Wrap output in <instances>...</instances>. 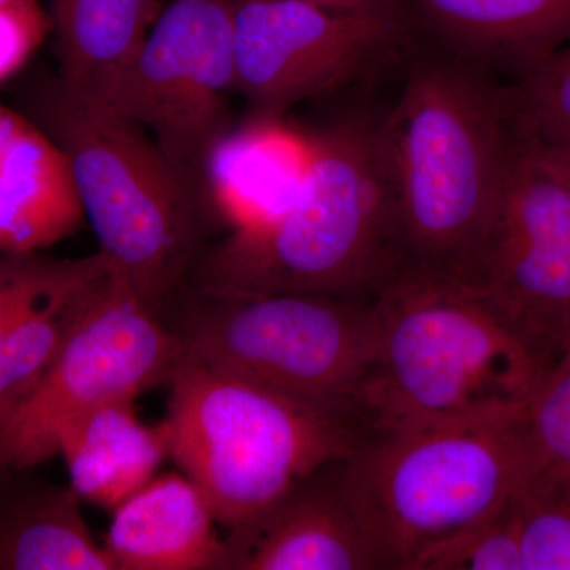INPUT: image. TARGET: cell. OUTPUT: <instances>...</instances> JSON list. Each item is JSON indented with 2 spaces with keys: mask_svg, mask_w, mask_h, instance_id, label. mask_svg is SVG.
<instances>
[{
  "mask_svg": "<svg viewBox=\"0 0 570 570\" xmlns=\"http://www.w3.org/2000/svg\"><path fill=\"white\" fill-rule=\"evenodd\" d=\"M381 137L401 272L478 284L521 149L509 92L460 56L420 59Z\"/></svg>",
  "mask_w": 570,
  "mask_h": 570,
  "instance_id": "cell-1",
  "label": "cell"
},
{
  "mask_svg": "<svg viewBox=\"0 0 570 570\" xmlns=\"http://www.w3.org/2000/svg\"><path fill=\"white\" fill-rule=\"evenodd\" d=\"M400 272L381 122L346 119L307 141L291 204L268 223L205 247L186 288L374 298Z\"/></svg>",
  "mask_w": 570,
  "mask_h": 570,
  "instance_id": "cell-2",
  "label": "cell"
},
{
  "mask_svg": "<svg viewBox=\"0 0 570 570\" xmlns=\"http://www.w3.org/2000/svg\"><path fill=\"white\" fill-rule=\"evenodd\" d=\"M374 306L376 356L356 409L370 436L524 406L549 370L479 285L401 272Z\"/></svg>",
  "mask_w": 570,
  "mask_h": 570,
  "instance_id": "cell-3",
  "label": "cell"
},
{
  "mask_svg": "<svg viewBox=\"0 0 570 570\" xmlns=\"http://www.w3.org/2000/svg\"><path fill=\"white\" fill-rule=\"evenodd\" d=\"M168 387V456L230 538L254 528L302 480L351 459L370 436L352 415L189 355Z\"/></svg>",
  "mask_w": 570,
  "mask_h": 570,
  "instance_id": "cell-4",
  "label": "cell"
},
{
  "mask_svg": "<svg viewBox=\"0 0 570 570\" xmlns=\"http://www.w3.org/2000/svg\"><path fill=\"white\" fill-rule=\"evenodd\" d=\"M31 108L32 121L69 163L100 250L159 313L204 253L212 208L141 126L59 78L37 92Z\"/></svg>",
  "mask_w": 570,
  "mask_h": 570,
  "instance_id": "cell-5",
  "label": "cell"
},
{
  "mask_svg": "<svg viewBox=\"0 0 570 570\" xmlns=\"http://www.w3.org/2000/svg\"><path fill=\"white\" fill-rule=\"evenodd\" d=\"M527 404L371 434L343 479L387 569L509 504L539 466Z\"/></svg>",
  "mask_w": 570,
  "mask_h": 570,
  "instance_id": "cell-6",
  "label": "cell"
},
{
  "mask_svg": "<svg viewBox=\"0 0 570 570\" xmlns=\"http://www.w3.org/2000/svg\"><path fill=\"white\" fill-rule=\"evenodd\" d=\"M159 311L198 362L358 419L377 347L374 298L200 294ZM363 425V423H362Z\"/></svg>",
  "mask_w": 570,
  "mask_h": 570,
  "instance_id": "cell-7",
  "label": "cell"
},
{
  "mask_svg": "<svg viewBox=\"0 0 570 570\" xmlns=\"http://www.w3.org/2000/svg\"><path fill=\"white\" fill-rule=\"evenodd\" d=\"M186 356L171 326L110 261L59 354L0 414V469H33L51 460L71 422L170 384Z\"/></svg>",
  "mask_w": 570,
  "mask_h": 570,
  "instance_id": "cell-8",
  "label": "cell"
},
{
  "mask_svg": "<svg viewBox=\"0 0 570 570\" xmlns=\"http://www.w3.org/2000/svg\"><path fill=\"white\" fill-rule=\"evenodd\" d=\"M232 91L235 0H171L129 66L89 99L141 126L209 206L206 163L232 129Z\"/></svg>",
  "mask_w": 570,
  "mask_h": 570,
  "instance_id": "cell-9",
  "label": "cell"
},
{
  "mask_svg": "<svg viewBox=\"0 0 570 570\" xmlns=\"http://www.w3.org/2000/svg\"><path fill=\"white\" fill-rule=\"evenodd\" d=\"M409 11L340 13L306 0H235V91L273 118L344 88L396 55Z\"/></svg>",
  "mask_w": 570,
  "mask_h": 570,
  "instance_id": "cell-10",
  "label": "cell"
},
{
  "mask_svg": "<svg viewBox=\"0 0 570 570\" xmlns=\"http://www.w3.org/2000/svg\"><path fill=\"white\" fill-rule=\"evenodd\" d=\"M550 365L570 341V187L521 146L478 284Z\"/></svg>",
  "mask_w": 570,
  "mask_h": 570,
  "instance_id": "cell-11",
  "label": "cell"
},
{
  "mask_svg": "<svg viewBox=\"0 0 570 570\" xmlns=\"http://www.w3.org/2000/svg\"><path fill=\"white\" fill-rule=\"evenodd\" d=\"M343 463L302 480L245 534L227 535L235 569H387L348 494Z\"/></svg>",
  "mask_w": 570,
  "mask_h": 570,
  "instance_id": "cell-12",
  "label": "cell"
},
{
  "mask_svg": "<svg viewBox=\"0 0 570 570\" xmlns=\"http://www.w3.org/2000/svg\"><path fill=\"white\" fill-rule=\"evenodd\" d=\"M200 489L179 472L156 475L112 510L105 550L116 570L235 569Z\"/></svg>",
  "mask_w": 570,
  "mask_h": 570,
  "instance_id": "cell-13",
  "label": "cell"
},
{
  "mask_svg": "<svg viewBox=\"0 0 570 570\" xmlns=\"http://www.w3.org/2000/svg\"><path fill=\"white\" fill-rule=\"evenodd\" d=\"M85 220L62 149L31 118L0 104V254L40 253Z\"/></svg>",
  "mask_w": 570,
  "mask_h": 570,
  "instance_id": "cell-14",
  "label": "cell"
},
{
  "mask_svg": "<svg viewBox=\"0 0 570 570\" xmlns=\"http://www.w3.org/2000/svg\"><path fill=\"white\" fill-rule=\"evenodd\" d=\"M415 26L474 63H531L570 41V0H406Z\"/></svg>",
  "mask_w": 570,
  "mask_h": 570,
  "instance_id": "cell-15",
  "label": "cell"
},
{
  "mask_svg": "<svg viewBox=\"0 0 570 570\" xmlns=\"http://www.w3.org/2000/svg\"><path fill=\"white\" fill-rule=\"evenodd\" d=\"M0 472V570H116L71 485Z\"/></svg>",
  "mask_w": 570,
  "mask_h": 570,
  "instance_id": "cell-16",
  "label": "cell"
},
{
  "mask_svg": "<svg viewBox=\"0 0 570 570\" xmlns=\"http://www.w3.org/2000/svg\"><path fill=\"white\" fill-rule=\"evenodd\" d=\"M135 401H116L81 415L62 431L58 455L81 501L115 510L151 482L168 456L163 423L151 426Z\"/></svg>",
  "mask_w": 570,
  "mask_h": 570,
  "instance_id": "cell-17",
  "label": "cell"
},
{
  "mask_svg": "<svg viewBox=\"0 0 570 570\" xmlns=\"http://www.w3.org/2000/svg\"><path fill=\"white\" fill-rule=\"evenodd\" d=\"M307 142L296 145L269 127L228 130L214 145L205 170L214 219L230 232L268 223L291 204L306 168Z\"/></svg>",
  "mask_w": 570,
  "mask_h": 570,
  "instance_id": "cell-18",
  "label": "cell"
},
{
  "mask_svg": "<svg viewBox=\"0 0 570 570\" xmlns=\"http://www.w3.org/2000/svg\"><path fill=\"white\" fill-rule=\"evenodd\" d=\"M160 11V0H52L59 80L99 96L132 61Z\"/></svg>",
  "mask_w": 570,
  "mask_h": 570,
  "instance_id": "cell-19",
  "label": "cell"
},
{
  "mask_svg": "<svg viewBox=\"0 0 570 570\" xmlns=\"http://www.w3.org/2000/svg\"><path fill=\"white\" fill-rule=\"evenodd\" d=\"M108 264L102 250L86 257L77 275L45 295L10 330L0 346V414L36 384L59 354L91 305Z\"/></svg>",
  "mask_w": 570,
  "mask_h": 570,
  "instance_id": "cell-20",
  "label": "cell"
},
{
  "mask_svg": "<svg viewBox=\"0 0 570 570\" xmlns=\"http://www.w3.org/2000/svg\"><path fill=\"white\" fill-rule=\"evenodd\" d=\"M512 505L521 569L570 570V472L540 461Z\"/></svg>",
  "mask_w": 570,
  "mask_h": 570,
  "instance_id": "cell-21",
  "label": "cell"
},
{
  "mask_svg": "<svg viewBox=\"0 0 570 570\" xmlns=\"http://www.w3.org/2000/svg\"><path fill=\"white\" fill-rule=\"evenodd\" d=\"M509 97L521 142L570 146V41L524 69Z\"/></svg>",
  "mask_w": 570,
  "mask_h": 570,
  "instance_id": "cell-22",
  "label": "cell"
},
{
  "mask_svg": "<svg viewBox=\"0 0 570 570\" xmlns=\"http://www.w3.org/2000/svg\"><path fill=\"white\" fill-rule=\"evenodd\" d=\"M512 499L493 515L428 547L409 570H523Z\"/></svg>",
  "mask_w": 570,
  "mask_h": 570,
  "instance_id": "cell-23",
  "label": "cell"
},
{
  "mask_svg": "<svg viewBox=\"0 0 570 570\" xmlns=\"http://www.w3.org/2000/svg\"><path fill=\"white\" fill-rule=\"evenodd\" d=\"M85 261H58L40 253L0 254V346L22 314L77 275Z\"/></svg>",
  "mask_w": 570,
  "mask_h": 570,
  "instance_id": "cell-24",
  "label": "cell"
},
{
  "mask_svg": "<svg viewBox=\"0 0 570 570\" xmlns=\"http://www.w3.org/2000/svg\"><path fill=\"white\" fill-rule=\"evenodd\" d=\"M527 415L542 460L570 472V341L532 392Z\"/></svg>",
  "mask_w": 570,
  "mask_h": 570,
  "instance_id": "cell-25",
  "label": "cell"
},
{
  "mask_svg": "<svg viewBox=\"0 0 570 570\" xmlns=\"http://www.w3.org/2000/svg\"><path fill=\"white\" fill-rule=\"evenodd\" d=\"M51 20L39 0L0 6V82L9 80L39 48Z\"/></svg>",
  "mask_w": 570,
  "mask_h": 570,
  "instance_id": "cell-26",
  "label": "cell"
},
{
  "mask_svg": "<svg viewBox=\"0 0 570 570\" xmlns=\"http://www.w3.org/2000/svg\"><path fill=\"white\" fill-rule=\"evenodd\" d=\"M322 9L340 13H401L409 11L406 0H306Z\"/></svg>",
  "mask_w": 570,
  "mask_h": 570,
  "instance_id": "cell-27",
  "label": "cell"
},
{
  "mask_svg": "<svg viewBox=\"0 0 570 570\" xmlns=\"http://www.w3.org/2000/svg\"><path fill=\"white\" fill-rule=\"evenodd\" d=\"M540 167L558 176L570 187V146L521 145Z\"/></svg>",
  "mask_w": 570,
  "mask_h": 570,
  "instance_id": "cell-28",
  "label": "cell"
},
{
  "mask_svg": "<svg viewBox=\"0 0 570 570\" xmlns=\"http://www.w3.org/2000/svg\"><path fill=\"white\" fill-rule=\"evenodd\" d=\"M20 2V0H0V6H9V3Z\"/></svg>",
  "mask_w": 570,
  "mask_h": 570,
  "instance_id": "cell-29",
  "label": "cell"
}]
</instances>
